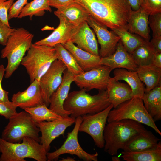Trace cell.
I'll list each match as a JSON object with an SVG mask.
<instances>
[{
	"label": "cell",
	"mask_w": 161,
	"mask_h": 161,
	"mask_svg": "<svg viewBox=\"0 0 161 161\" xmlns=\"http://www.w3.org/2000/svg\"><path fill=\"white\" fill-rule=\"evenodd\" d=\"M112 160L113 161H120V157L117 156H114L112 157Z\"/></svg>",
	"instance_id": "bcb514c9"
},
{
	"label": "cell",
	"mask_w": 161,
	"mask_h": 161,
	"mask_svg": "<svg viewBox=\"0 0 161 161\" xmlns=\"http://www.w3.org/2000/svg\"><path fill=\"white\" fill-rule=\"evenodd\" d=\"M73 55L78 65L84 71L90 70L102 65L101 57L81 49L71 41L62 44Z\"/></svg>",
	"instance_id": "44dd1931"
},
{
	"label": "cell",
	"mask_w": 161,
	"mask_h": 161,
	"mask_svg": "<svg viewBox=\"0 0 161 161\" xmlns=\"http://www.w3.org/2000/svg\"><path fill=\"white\" fill-rule=\"evenodd\" d=\"M100 64L109 67L112 70L117 68H123L136 72L139 66L131 55L126 49L120 40L114 52L107 56L101 58Z\"/></svg>",
	"instance_id": "ac0fdd59"
},
{
	"label": "cell",
	"mask_w": 161,
	"mask_h": 161,
	"mask_svg": "<svg viewBox=\"0 0 161 161\" xmlns=\"http://www.w3.org/2000/svg\"><path fill=\"white\" fill-rule=\"evenodd\" d=\"M160 139L151 131L144 130L135 134L125 145L123 151L137 152L155 147Z\"/></svg>",
	"instance_id": "ffe728a7"
},
{
	"label": "cell",
	"mask_w": 161,
	"mask_h": 161,
	"mask_svg": "<svg viewBox=\"0 0 161 161\" xmlns=\"http://www.w3.org/2000/svg\"><path fill=\"white\" fill-rule=\"evenodd\" d=\"M11 101L17 107L24 110L44 104L39 81L35 80L24 91L13 94Z\"/></svg>",
	"instance_id": "e0dca14e"
},
{
	"label": "cell",
	"mask_w": 161,
	"mask_h": 161,
	"mask_svg": "<svg viewBox=\"0 0 161 161\" xmlns=\"http://www.w3.org/2000/svg\"><path fill=\"white\" fill-rule=\"evenodd\" d=\"M149 16L148 23L152 32L153 38L161 36V13Z\"/></svg>",
	"instance_id": "e575fe53"
},
{
	"label": "cell",
	"mask_w": 161,
	"mask_h": 161,
	"mask_svg": "<svg viewBox=\"0 0 161 161\" xmlns=\"http://www.w3.org/2000/svg\"><path fill=\"white\" fill-rule=\"evenodd\" d=\"M151 64L157 67L161 68V53H154Z\"/></svg>",
	"instance_id": "7bdbcfd3"
},
{
	"label": "cell",
	"mask_w": 161,
	"mask_h": 161,
	"mask_svg": "<svg viewBox=\"0 0 161 161\" xmlns=\"http://www.w3.org/2000/svg\"><path fill=\"white\" fill-rule=\"evenodd\" d=\"M17 108L12 101H0V115L9 119L17 113Z\"/></svg>",
	"instance_id": "d590c367"
},
{
	"label": "cell",
	"mask_w": 161,
	"mask_h": 161,
	"mask_svg": "<svg viewBox=\"0 0 161 161\" xmlns=\"http://www.w3.org/2000/svg\"><path fill=\"white\" fill-rule=\"evenodd\" d=\"M107 90H99L98 94L91 95L84 89L69 93L64 104V109L71 112L70 117L76 118L99 112L109 106Z\"/></svg>",
	"instance_id": "7a4b0ae2"
},
{
	"label": "cell",
	"mask_w": 161,
	"mask_h": 161,
	"mask_svg": "<svg viewBox=\"0 0 161 161\" xmlns=\"http://www.w3.org/2000/svg\"><path fill=\"white\" fill-rule=\"evenodd\" d=\"M23 58L21 64L26 68L31 83L40 78L52 64L58 59V55L54 47L32 44Z\"/></svg>",
	"instance_id": "8992f818"
},
{
	"label": "cell",
	"mask_w": 161,
	"mask_h": 161,
	"mask_svg": "<svg viewBox=\"0 0 161 161\" xmlns=\"http://www.w3.org/2000/svg\"><path fill=\"white\" fill-rule=\"evenodd\" d=\"M61 161H75L74 158L71 157H68L66 158H62Z\"/></svg>",
	"instance_id": "f6af8a7d"
},
{
	"label": "cell",
	"mask_w": 161,
	"mask_h": 161,
	"mask_svg": "<svg viewBox=\"0 0 161 161\" xmlns=\"http://www.w3.org/2000/svg\"><path fill=\"white\" fill-rule=\"evenodd\" d=\"M24 110L30 114L36 123L44 121H53L63 118L48 108L45 104L27 108Z\"/></svg>",
	"instance_id": "1f68e13d"
},
{
	"label": "cell",
	"mask_w": 161,
	"mask_h": 161,
	"mask_svg": "<svg viewBox=\"0 0 161 161\" xmlns=\"http://www.w3.org/2000/svg\"><path fill=\"white\" fill-rule=\"evenodd\" d=\"M132 120L151 127L160 136L161 132L145 109L142 99L134 97L120 104L109 112L107 122L123 119Z\"/></svg>",
	"instance_id": "ba28073f"
},
{
	"label": "cell",
	"mask_w": 161,
	"mask_h": 161,
	"mask_svg": "<svg viewBox=\"0 0 161 161\" xmlns=\"http://www.w3.org/2000/svg\"><path fill=\"white\" fill-rule=\"evenodd\" d=\"M4 24L0 20V44L5 46L10 36L15 30Z\"/></svg>",
	"instance_id": "f35d334b"
},
{
	"label": "cell",
	"mask_w": 161,
	"mask_h": 161,
	"mask_svg": "<svg viewBox=\"0 0 161 161\" xmlns=\"http://www.w3.org/2000/svg\"><path fill=\"white\" fill-rule=\"evenodd\" d=\"M136 72L141 81L145 85V92L161 86V68L151 64L139 66Z\"/></svg>",
	"instance_id": "484cf974"
},
{
	"label": "cell",
	"mask_w": 161,
	"mask_h": 161,
	"mask_svg": "<svg viewBox=\"0 0 161 161\" xmlns=\"http://www.w3.org/2000/svg\"><path fill=\"white\" fill-rule=\"evenodd\" d=\"M121 157L126 161H161V142L154 148L144 151L121 152Z\"/></svg>",
	"instance_id": "83f0119b"
},
{
	"label": "cell",
	"mask_w": 161,
	"mask_h": 161,
	"mask_svg": "<svg viewBox=\"0 0 161 161\" xmlns=\"http://www.w3.org/2000/svg\"><path fill=\"white\" fill-rule=\"evenodd\" d=\"M140 8L149 16L161 13V0H142Z\"/></svg>",
	"instance_id": "836d02e7"
},
{
	"label": "cell",
	"mask_w": 161,
	"mask_h": 161,
	"mask_svg": "<svg viewBox=\"0 0 161 161\" xmlns=\"http://www.w3.org/2000/svg\"><path fill=\"white\" fill-rule=\"evenodd\" d=\"M75 2V0H49V4L50 7L59 9Z\"/></svg>",
	"instance_id": "60d3db41"
},
{
	"label": "cell",
	"mask_w": 161,
	"mask_h": 161,
	"mask_svg": "<svg viewBox=\"0 0 161 161\" xmlns=\"http://www.w3.org/2000/svg\"><path fill=\"white\" fill-rule=\"evenodd\" d=\"M142 0H127L132 10H137L140 8Z\"/></svg>",
	"instance_id": "ee69618b"
},
{
	"label": "cell",
	"mask_w": 161,
	"mask_h": 161,
	"mask_svg": "<svg viewBox=\"0 0 161 161\" xmlns=\"http://www.w3.org/2000/svg\"><path fill=\"white\" fill-rule=\"evenodd\" d=\"M94 19L107 28H124L132 11L127 0H75Z\"/></svg>",
	"instance_id": "6da1fadb"
},
{
	"label": "cell",
	"mask_w": 161,
	"mask_h": 161,
	"mask_svg": "<svg viewBox=\"0 0 161 161\" xmlns=\"http://www.w3.org/2000/svg\"><path fill=\"white\" fill-rule=\"evenodd\" d=\"M55 15L59 20L58 26L48 36L35 42L34 44L54 47L57 44H64L71 41L79 26H76L73 24L62 15Z\"/></svg>",
	"instance_id": "9a60e30c"
},
{
	"label": "cell",
	"mask_w": 161,
	"mask_h": 161,
	"mask_svg": "<svg viewBox=\"0 0 161 161\" xmlns=\"http://www.w3.org/2000/svg\"><path fill=\"white\" fill-rule=\"evenodd\" d=\"M33 37V34L23 27L15 29L10 36L1 51V58L7 60L4 75L5 78L10 77L18 68L32 44Z\"/></svg>",
	"instance_id": "277c9868"
},
{
	"label": "cell",
	"mask_w": 161,
	"mask_h": 161,
	"mask_svg": "<svg viewBox=\"0 0 161 161\" xmlns=\"http://www.w3.org/2000/svg\"><path fill=\"white\" fill-rule=\"evenodd\" d=\"M145 129L143 124L130 119L108 123L104 131V151L111 155H116L133 136Z\"/></svg>",
	"instance_id": "3957f363"
},
{
	"label": "cell",
	"mask_w": 161,
	"mask_h": 161,
	"mask_svg": "<svg viewBox=\"0 0 161 161\" xmlns=\"http://www.w3.org/2000/svg\"><path fill=\"white\" fill-rule=\"evenodd\" d=\"M112 30L120 38L123 46L131 54L145 40L137 35L129 32L125 28H118Z\"/></svg>",
	"instance_id": "f546056e"
},
{
	"label": "cell",
	"mask_w": 161,
	"mask_h": 161,
	"mask_svg": "<svg viewBox=\"0 0 161 161\" xmlns=\"http://www.w3.org/2000/svg\"><path fill=\"white\" fill-rule=\"evenodd\" d=\"M3 131L1 138L12 143H20L24 137H29L40 142V130L30 114L26 111L17 113L9 119Z\"/></svg>",
	"instance_id": "52a82bcc"
},
{
	"label": "cell",
	"mask_w": 161,
	"mask_h": 161,
	"mask_svg": "<svg viewBox=\"0 0 161 161\" xmlns=\"http://www.w3.org/2000/svg\"><path fill=\"white\" fill-rule=\"evenodd\" d=\"M45 10L52 12L49 4V0H33L27 4L23 8L18 18L28 16L31 20L33 16H42Z\"/></svg>",
	"instance_id": "f1b7e54d"
},
{
	"label": "cell",
	"mask_w": 161,
	"mask_h": 161,
	"mask_svg": "<svg viewBox=\"0 0 161 161\" xmlns=\"http://www.w3.org/2000/svg\"><path fill=\"white\" fill-rule=\"evenodd\" d=\"M14 0H0V20L10 27L8 18V12L14 3Z\"/></svg>",
	"instance_id": "8d00e7d4"
},
{
	"label": "cell",
	"mask_w": 161,
	"mask_h": 161,
	"mask_svg": "<svg viewBox=\"0 0 161 161\" xmlns=\"http://www.w3.org/2000/svg\"><path fill=\"white\" fill-rule=\"evenodd\" d=\"M22 141V143H12L0 137V161H26V158L47 160V152L41 144L29 137H24Z\"/></svg>",
	"instance_id": "5b68a950"
},
{
	"label": "cell",
	"mask_w": 161,
	"mask_h": 161,
	"mask_svg": "<svg viewBox=\"0 0 161 161\" xmlns=\"http://www.w3.org/2000/svg\"><path fill=\"white\" fill-rule=\"evenodd\" d=\"M155 53L149 41L145 40L131 55L136 64L141 66L151 65Z\"/></svg>",
	"instance_id": "4dcf8cb0"
},
{
	"label": "cell",
	"mask_w": 161,
	"mask_h": 161,
	"mask_svg": "<svg viewBox=\"0 0 161 161\" xmlns=\"http://www.w3.org/2000/svg\"><path fill=\"white\" fill-rule=\"evenodd\" d=\"M82 121L81 116L75 118V125L72 131L68 133L67 138L58 149L52 152H47V160H57L59 156L65 154L77 156L80 159L86 161H97L98 154H91L85 151L81 147L78 141L79 129Z\"/></svg>",
	"instance_id": "9c48e42d"
},
{
	"label": "cell",
	"mask_w": 161,
	"mask_h": 161,
	"mask_svg": "<svg viewBox=\"0 0 161 161\" xmlns=\"http://www.w3.org/2000/svg\"><path fill=\"white\" fill-rule=\"evenodd\" d=\"M147 111L155 122L161 119V86L145 92L142 99Z\"/></svg>",
	"instance_id": "d4e9b609"
},
{
	"label": "cell",
	"mask_w": 161,
	"mask_h": 161,
	"mask_svg": "<svg viewBox=\"0 0 161 161\" xmlns=\"http://www.w3.org/2000/svg\"><path fill=\"white\" fill-rule=\"evenodd\" d=\"M106 90L108 101L113 108L133 97L129 86L127 83L115 80L113 77H110Z\"/></svg>",
	"instance_id": "603a6c76"
},
{
	"label": "cell",
	"mask_w": 161,
	"mask_h": 161,
	"mask_svg": "<svg viewBox=\"0 0 161 161\" xmlns=\"http://www.w3.org/2000/svg\"><path fill=\"white\" fill-rule=\"evenodd\" d=\"M66 69L63 62L57 59L53 62L40 78L39 83L42 91L44 102L48 107L50 97L61 83L63 72Z\"/></svg>",
	"instance_id": "7c38bea8"
},
{
	"label": "cell",
	"mask_w": 161,
	"mask_h": 161,
	"mask_svg": "<svg viewBox=\"0 0 161 161\" xmlns=\"http://www.w3.org/2000/svg\"><path fill=\"white\" fill-rule=\"evenodd\" d=\"M75 118L68 116L60 119L50 121H44L37 123L41 133L40 143L47 152L49 151L52 142L61 135L75 121Z\"/></svg>",
	"instance_id": "4fadbf2b"
},
{
	"label": "cell",
	"mask_w": 161,
	"mask_h": 161,
	"mask_svg": "<svg viewBox=\"0 0 161 161\" xmlns=\"http://www.w3.org/2000/svg\"><path fill=\"white\" fill-rule=\"evenodd\" d=\"M113 78L116 81L123 80L131 88L133 97L143 99L145 93V88L137 72L123 68L114 69Z\"/></svg>",
	"instance_id": "cb8c5ba5"
},
{
	"label": "cell",
	"mask_w": 161,
	"mask_h": 161,
	"mask_svg": "<svg viewBox=\"0 0 161 161\" xmlns=\"http://www.w3.org/2000/svg\"><path fill=\"white\" fill-rule=\"evenodd\" d=\"M54 13L55 15H62L70 23L76 26H79L86 21L90 15L83 7L76 1L66 7L57 9Z\"/></svg>",
	"instance_id": "4316f807"
},
{
	"label": "cell",
	"mask_w": 161,
	"mask_h": 161,
	"mask_svg": "<svg viewBox=\"0 0 161 161\" xmlns=\"http://www.w3.org/2000/svg\"><path fill=\"white\" fill-rule=\"evenodd\" d=\"M86 21L93 29L97 37L100 46L99 54L101 58L113 54L120 40V38L112 30L109 31L107 27L99 23L90 15Z\"/></svg>",
	"instance_id": "5bb4252c"
},
{
	"label": "cell",
	"mask_w": 161,
	"mask_h": 161,
	"mask_svg": "<svg viewBox=\"0 0 161 161\" xmlns=\"http://www.w3.org/2000/svg\"><path fill=\"white\" fill-rule=\"evenodd\" d=\"M71 41L79 48L93 55H99L97 41L93 31L86 21L79 26Z\"/></svg>",
	"instance_id": "d6986e66"
},
{
	"label": "cell",
	"mask_w": 161,
	"mask_h": 161,
	"mask_svg": "<svg viewBox=\"0 0 161 161\" xmlns=\"http://www.w3.org/2000/svg\"><path fill=\"white\" fill-rule=\"evenodd\" d=\"M5 71V68L2 64L0 65V101H9V92L4 90L2 86V81Z\"/></svg>",
	"instance_id": "ab89813d"
},
{
	"label": "cell",
	"mask_w": 161,
	"mask_h": 161,
	"mask_svg": "<svg viewBox=\"0 0 161 161\" xmlns=\"http://www.w3.org/2000/svg\"><path fill=\"white\" fill-rule=\"evenodd\" d=\"M150 42L155 53H161V36L153 38Z\"/></svg>",
	"instance_id": "b9f144b4"
},
{
	"label": "cell",
	"mask_w": 161,
	"mask_h": 161,
	"mask_svg": "<svg viewBox=\"0 0 161 161\" xmlns=\"http://www.w3.org/2000/svg\"><path fill=\"white\" fill-rule=\"evenodd\" d=\"M28 0H17L13 3L8 12V18L10 20L18 18L23 8L27 4Z\"/></svg>",
	"instance_id": "74e56055"
},
{
	"label": "cell",
	"mask_w": 161,
	"mask_h": 161,
	"mask_svg": "<svg viewBox=\"0 0 161 161\" xmlns=\"http://www.w3.org/2000/svg\"><path fill=\"white\" fill-rule=\"evenodd\" d=\"M74 77L70 72L66 69L63 72L61 83L50 98L49 108L63 117L71 114L70 111L64 109V104L69 94L71 84L74 82Z\"/></svg>",
	"instance_id": "2e32d148"
},
{
	"label": "cell",
	"mask_w": 161,
	"mask_h": 161,
	"mask_svg": "<svg viewBox=\"0 0 161 161\" xmlns=\"http://www.w3.org/2000/svg\"><path fill=\"white\" fill-rule=\"evenodd\" d=\"M61 60L66 67V69L74 76L80 74L84 71L76 62L72 54L61 44H58L54 47Z\"/></svg>",
	"instance_id": "d6a6232c"
},
{
	"label": "cell",
	"mask_w": 161,
	"mask_h": 161,
	"mask_svg": "<svg viewBox=\"0 0 161 161\" xmlns=\"http://www.w3.org/2000/svg\"><path fill=\"white\" fill-rule=\"evenodd\" d=\"M112 70L109 67L102 65L75 76L74 82L80 89L86 92L94 89L105 90Z\"/></svg>",
	"instance_id": "8fae6325"
},
{
	"label": "cell",
	"mask_w": 161,
	"mask_h": 161,
	"mask_svg": "<svg viewBox=\"0 0 161 161\" xmlns=\"http://www.w3.org/2000/svg\"><path fill=\"white\" fill-rule=\"evenodd\" d=\"M113 108V106L111 104L99 112L82 116V121L79 131L89 134L93 139L95 145L100 148H102L104 146V130L109 114Z\"/></svg>",
	"instance_id": "30bf717a"
},
{
	"label": "cell",
	"mask_w": 161,
	"mask_h": 161,
	"mask_svg": "<svg viewBox=\"0 0 161 161\" xmlns=\"http://www.w3.org/2000/svg\"><path fill=\"white\" fill-rule=\"evenodd\" d=\"M149 16L140 8L137 10H132L127 24V29L129 32L149 41Z\"/></svg>",
	"instance_id": "7402d4cb"
}]
</instances>
